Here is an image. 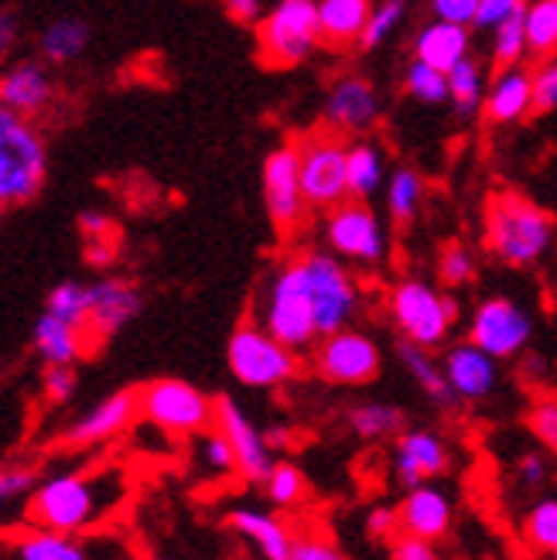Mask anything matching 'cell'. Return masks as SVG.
<instances>
[{
	"label": "cell",
	"mask_w": 557,
	"mask_h": 560,
	"mask_svg": "<svg viewBox=\"0 0 557 560\" xmlns=\"http://www.w3.org/2000/svg\"><path fill=\"white\" fill-rule=\"evenodd\" d=\"M158 560H178V557H158Z\"/></svg>",
	"instance_id": "cell-58"
},
{
	"label": "cell",
	"mask_w": 557,
	"mask_h": 560,
	"mask_svg": "<svg viewBox=\"0 0 557 560\" xmlns=\"http://www.w3.org/2000/svg\"><path fill=\"white\" fill-rule=\"evenodd\" d=\"M407 428V413L394 404L370 400L349 410V431L359 441H390Z\"/></svg>",
	"instance_id": "cell-32"
},
{
	"label": "cell",
	"mask_w": 557,
	"mask_h": 560,
	"mask_svg": "<svg viewBox=\"0 0 557 560\" xmlns=\"http://www.w3.org/2000/svg\"><path fill=\"white\" fill-rule=\"evenodd\" d=\"M48 175V144L38 120L0 106V209L24 206Z\"/></svg>",
	"instance_id": "cell-4"
},
{
	"label": "cell",
	"mask_w": 557,
	"mask_h": 560,
	"mask_svg": "<svg viewBox=\"0 0 557 560\" xmlns=\"http://www.w3.org/2000/svg\"><path fill=\"white\" fill-rule=\"evenodd\" d=\"M124 495H127V475L117 465L55 471L38 479L32 495H27L24 523L79 537L114 516Z\"/></svg>",
	"instance_id": "cell-1"
},
{
	"label": "cell",
	"mask_w": 557,
	"mask_h": 560,
	"mask_svg": "<svg viewBox=\"0 0 557 560\" xmlns=\"http://www.w3.org/2000/svg\"><path fill=\"white\" fill-rule=\"evenodd\" d=\"M257 325L267 328L277 342H285L294 352H304L318 342L315 304L301 257L285 260L267 277L257 301Z\"/></svg>",
	"instance_id": "cell-2"
},
{
	"label": "cell",
	"mask_w": 557,
	"mask_h": 560,
	"mask_svg": "<svg viewBox=\"0 0 557 560\" xmlns=\"http://www.w3.org/2000/svg\"><path fill=\"white\" fill-rule=\"evenodd\" d=\"M397 359H401V366L407 370V376L425 389V397L434 407H441V410L459 407L455 389H452L449 376H444L441 362L431 355V349H421V346H414V342H401L397 346Z\"/></svg>",
	"instance_id": "cell-27"
},
{
	"label": "cell",
	"mask_w": 557,
	"mask_h": 560,
	"mask_svg": "<svg viewBox=\"0 0 557 560\" xmlns=\"http://www.w3.org/2000/svg\"><path fill=\"white\" fill-rule=\"evenodd\" d=\"M513 479L523 486V489H541L547 479H550V465L541 452H523L513 465Z\"/></svg>",
	"instance_id": "cell-51"
},
{
	"label": "cell",
	"mask_w": 557,
	"mask_h": 560,
	"mask_svg": "<svg viewBox=\"0 0 557 560\" xmlns=\"http://www.w3.org/2000/svg\"><path fill=\"white\" fill-rule=\"evenodd\" d=\"M554 557H557V553H554Z\"/></svg>",
	"instance_id": "cell-60"
},
{
	"label": "cell",
	"mask_w": 557,
	"mask_h": 560,
	"mask_svg": "<svg viewBox=\"0 0 557 560\" xmlns=\"http://www.w3.org/2000/svg\"><path fill=\"white\" fill-rule=\"evenodd\" d=\"M441 370L449 376L459 404H483L499 386V362L468 339L455 342L441 355Z\"/></svg>",
	"instance_id": "cell-21"
},
{
	"label": "cell",
	"mask_w": 557,
	"mask_h": 560,
	"mask_svg": "<svg viewBox=\"0 0 557 560\" xmlns=\"http://www.w3.org/2000/svg\"><path fill=\"white\" fill-rule=\"evenodd\" d=\"M11 550L18 560H90L86 547L69 534H55V529L42 526H24L14 534Z\"/></svg>",
	"instance_id": "cell-30"
},
{
	"label": "cell",
	"mask_w": 557,
	"mask_h": 560,
	"mask_svg": "<svg viewBox=\"0 0 557 560\" xmlns=\"http://www.w3.org/2000/svg\"><path fill=\"white\" fill-rule=\"evenodd\" d=\"M401 534L417 537V540H431L438 544L441 537H449V529L455 523V499L434 482L414 486L401 499Z\"/></svg>",
	"instance_id": "cell-22"
},
{
	"label": "cell",
	"mask_w": 557,
	"mask_h": 560,
	"mask_svg": "<svg viewBox=\"0 0 557 560\" xmlns=\"http://www.w3.org/2000/svg\"><path fill=\"white\" fill-rule=\"evenodd\" d=\"M534 109H541V114L557 109V51L541 59L534 72Z\"/></svg>",
	"instance_id": "cell-49"
},
{
	"label": "cell",
	"mask_w": 557,
	"mask_h": 560,
	"mask_svg": "<svg viewBox=\"0 0 557 560\" xmlns=\"http://www.w3.org/2000/svg\"><path fill=\"white\" fill-rule=\"evenodd\" d=\"M322 45L318 0H277L257 21V48L267 66H301Z\"/></svg>",
	"instance_id": "cell-6"
},
{
	"label": "cell",
	"mask_w": 557,
	"mask_h": 560,
	"mask_svg": "<svg viewBox=\"0 0 557 560\" xmlns=\"http://www.w3.org/2000/svg\"><path fill=\"white\" fill-rule=\"evenodd\" d=\"M479 273V260L476 254L465 246V243H444L441 254H438V280L441 288L449 291H459V288H468L472 280Z\"/></svg>",
	"instance_id": "cell-41"
},
{
	"label": "cell",
	"mask_w": 557,
	"mask_h": 560,
	"mask_svg": "<svg viewBox=\"0 0 557 560\" xmlns=\"http://www.w3.org/2000/svg\"><path fill=\"white\" fill-rule=\"evenodd\" d=\"M86 48H90V24L82 21V18L51 21L42 32V38H38L42 62H48V66H69Z\"/></svg>",
	"instance_id": "cell-31"
},
{
	"label": "cell",
	"mask_w": 557,
	"mask_h": 560,
	"mask_svg": "<svg viewBox=\"0 0 557 560\" xmlns=\"http://www.w3.org/2000/svg\"><path fill=\"white\" fill-rule=\"evenodd\" d=\"M288 560H349L336 544H332L325 534H294V547Z\"/></svg>",
	"instance_id": "cell-48"
},
{
	"label": "cell",
	"mask_w": 557,
	"mask_h": 560,
	"mask_svg": "<svg viewBox=\"0 0 557 560\" xmlns=\"http://www.w3.org/2000/svg\"><path fill=\"white\" fill-rule=\"evenodd\" d=\"M79 233H82V246H86V260L93 267H109L117 260V246H120V233L114 215L106 212H82L79 219Z\"/></svg>",
	"instance_id": "cell-34"
},
{
	"label": "cell",
	"mask_w": 557,
	"mask_h": 560,
	"mask_svg": "<svg viewBox=\"0 0 557 560\" xmlns=\"http://www.w3.org/2000/svg\"><path fill=\"white\" fill-rule=\"evenodd\" d=\"M401 21H404V4H397V0H380V4L370 8L367 27H363V35H359V48L363 51L380 48L390 35L397 32Z\"/></svg>",
	"instance_id": "cell-44"
},
{
	"label": "cell",
	"mask_w": 557,
	"mask_h": 560,
	"mask_svg": "<svg viewBox=\"0 0 557 560\" xmlns=\"http://www.w3.org/2000/svg\"><path fill=\"white\" fill-rule=\"evenodd\" d=\"M397 4H407V0H397Z\"/></svg>",
	"instance_id": "cell-59"
},
{
	"label": "cell",
	"mask_w": 557,
	"mask_h": 560,
	"mask_svg": "<svg viewBox=\"0 0 557 560\" xmlns=\"http://www.w3.org/2000/svg\"><path fill=\"white\" fill-rule=\"evenodd\" d=\"M386 212L390 219L397 222V226H407V222L417 215V209H421V199H425V182L417 172H410V167H397L394 175L386 178Z\"/></svg>",
	"instance_id": "cell-35"
},
{
	"label": "cell",
	"mask_w": 557,
	"mask_h": 560,
	"mask_svg": "<svg viewBox=\"0 0 557 560\" xmlns=\"http://www.w3.org/2000/svg\"><path fill=\"white\" fill-rule=\"evenodd\" d=\"M227 526L240 540H246L250 547H254L264 560H288L291 557L294 534L277 513H267L257 506H236L227 513Z\"/></svg>",
	"instance_id": "cell-23"
},
{
	"label": "cell",
	"mask_w": 557,
	"mask_h": 560,
	"mask_svg": "<svg viewBox=\"0 0 557 560\" xmlns=\"http://www.w3.org/2000/svg\"><path fill=\"white\" fill-rule=\"evenodd\" d=\"M472 48V32L462 24H449V21H431L421 27V35L414 38V59H421L441 72L455 69L462 59H468Z\"/></svg>",
	"instance_id": "cell-26"
},
{
	"label": "cell",
	"mask_w": 557,
	"mask_h": 560,
	"mask_svg": "<svg viewBox=\"0 0 557 560\" xmlns=\"http://www.w3.org/2000/svg\"><path fill=\"white\" fill-rule=\"evenodd\" d=\"M219 4L227 8L233 21H243V24L260 21V0H219Z\"/></svg>",
	"instance_id": "cell-57"
},
{
	"label": "cell",
	"mask_w": 557,
	"mask_h": 560,
	"mask_svg": "<svg viewBox=\"0 0 557 560\" xmlns=\"http://www.w3.org/2000/svg\"><path fill=\"white\" fill-rule=\"evenodd\" d=\"M390 322L397 325L404 342H414L421 349H438L449 342V335L459 318V301L452 294L438 291L428 280L407 277L390 288L386 298Z\"/></svg>",
	"instance_id": "cell-5"
},
{
	"label": "cell",
	"mask_w": 557,
	"mask_h": 560,
	"mask_svg": "<svg viewBox=\"0 0 557 560\" xmlns=\"http://www.w3.org/2000/svg\"><path fill=\"white\" fill-rule=\"evenodd\" d=\"M526 11V0H479V11H476V32H492L503 21L517 18Z\"/></svg>",
	"instance_id": "cell-50"
},
{
	"label": "cell",
	"mask_w": 557,
	"mask_h": 560,
	"mask_svg": "<svg viewBox=\"0 0 557 560\" xmlns=\"http://www.w3.org/2000/svg\"><path fill=\"white\" fill-rule=\"evenodd\" d=\"M38 486V468L35 465H0V510L11 506V502L32 495V489Z\"/></svg>",
	"instance_id": "cell-45"
},
{
	"label": "cell",
	"mask_w": 557,
	"mask_h": 560,
	"mask_svg": "<svg viewBox=\"0 0 557 560\" xmlns=\"http://www.w3.org/2000/svg\"><path fill=\"white\" fill-rule=\"evenodd\" d=\"M55 103H59V82H55L48 62L24 59L0 66V106L38 120Z\"/></svg>",
	"instance_id": "cell-17"
},
{
	"label": "cell",
	"mask_w": 557,
	"mask_h": 560,
	"mask_svg": "<svg viewBox=\"0 0 557 560\" xmlns=\"http://www.w3.org/2000/svg\"><path fill=\"white\" fill-rule=\"evenodd\" d=\"M489 62L496 69H513V66H523V59L531 55L526 48V27H523V14L503 21L499 27L489 32Z\"/></svg>",
	"instance_id": "cell-40"
},
{
	"label": "cell",
	"mask_w": 557,
	"mask_h": 560,
	"mask_svg": "<svg viewBox=\"0 0 557 560\" xmlns=\"http://www.w3.org/2000/svg\"><path fill=\"white\" fill-rule=\"evenodd\" d=\"M137 407H141V420H148L154 431L172 438H195L212 428L216 397L202 394L199 386L185 380H154L144 389H137Z\"/></svg>",
	"instance_id": "cell-8"
},
{
	"label": "cell",
	"mask_w": 557,
	"mask_h": 560,
	"mask_svg": "<svg viewBox=\"0 0 557 560\" xmlns=\"http://www.w3.org/2000/svg\"><path fill=\"white\" fill-rule=\"evenodd\" d=\"M367 18H370V0H318L322 42L332 48L359 45Z\"/></svg>",
	"instance_id": "cell-28"
},
{
	"label": "cell",
	"mask_w": 557,
	"mask_h": 560,
	"mask_svg": "<svg viewBox=\"0 0 557 560\" xmlns=\"http://www.w3.org/2000/svg\"><path fill=\"white\" fill-rule=\"evenodd\" d=\"M260 486H264L267 502L277 510H294L304 502V495H309V479H304V471L294 462H274V468L267 471V479Z\"/></svg>",
	"instance_id": "cell-37"
},
{
	"label": "cell",
	"mask_w": 557,
	"mask_h": 560,
	"mask_svg": "<svg viewBox=\"0 0 557 560\" xmlns=\"http://www.w3.org/2000/svg\"><path fill=\"white\" fill-rule=\"evenodd\" d=\"M346 151H349V144H343V133H336V130L309 133L298 144L301 191H304L309 209H336L349 199Z\"/></svg>",
	"instance_id": "cell-10"
},
{
	"label": "cell",
	"mask_w": 557,
	"mask_h": 560,
	"mask_svg": "<svg viewBox=\"0 0 557 560\" xmlns=\"http://www.w3.org/2000/svg\"><path fill=\"white\" fill-rule=\"evenodd\" d=\"M526 428L550 455H557V400H537L526 410Z\"/></svg>",
	"instance_id": "cell-47"
},
{
	"label": "cell",
	"mask_w": 557,
	"mask_h": 560,
	"mask_svg": "<svg viewBox=\"0 0 557 560\" xmlns=\"http://www.w3.org/2000/svg\"><path fill=\"white\" fill-rule=\"evenodd\" d=\"M363 526H367L370 540H397V534H401V513H397V506H386V502H380V506H373L367 513Z\"/></svg>",
	"instance_id": "cell-53"
},
{
	"label": "cell",
	"mask_w": 557,
	"mask_h": 560,
	"mask_svg": "<svg viewBox=\"0 0 557 560\" xmlns=\"http://www.w3.org/2000/svg\"><path fill=\"white\" fill-rule=\"evenodd\" d=\"M18 38H21V24L14 18V11L0 8V66L11 59V51L18 48Z\"/></svg>",
	"instance_id": "cell-55"
},
{
	"label": "cell",
	"mask_w": 557,
	"mask_h": 560,
	"mask_svg": "<svg viewBox=\"0 0 557 560\" xmlns=\"http://www.w3.org/2000/svg\"><path fill=\"white\" fill-rule=\"evenodd\" d=\"M227 362H230V373L236 376V383H243L250 389H281L301 370L298 352L288 349L285 342H277L274 335L267 328H260L257 322H246L230 335Z\"/></svg>",
	"instance_id": "cell-7"
},
{
	"label": "cell",
	"mask_w": 557,
	"mask_h": 560,
	"mask_svg": "<svg viewBox=\"0 0 557 560\" xmlns=\"http://www.w3.org/2000/svg\"><path fill=\"white\" fill-rule=\"evenodd\" d=\"M520 537L534 553H550V557L557 553V495L537 499L534 506L526 510Z\"/></svg>",
	"instance_id": "cell-39"
},
{
	"label": "cell",
	"mask_w": 557,
	"mask_h": 560,
	"mask_svg": "<svg viewBox=\"0 0 557 560\" xmlns=\"http://www.w3.org/2000/svg\"><path fill=\"white\" fill-rule=\"evenodd\" d=\"M301 264L304 273H309L318 339L349 328L359 312V284L349 273L346 260H339L336 254H325V249H309V254H301Z\"/></svg>",
	"instance_id": "cell-9"
},
{
	"label": "cell",
	"mask_w": 557,
	"mask_h": 560,
	"mask_svg": "<svg viewBox=\"0 0 557 560\" xmlns=\"http://www.w3.org/2000/svg\"><path fill=\"white\" fill-rule=\"evenodd\" d=\"M325 243H328V254H336L339 260H349L359 267L383 264L390 249V236L383 230L380 215L367 202H356V199L328 209Z\"/></svg>",
	"instance_id": "cell-11"
},
{
	"label": "cell",
	"mask_w": 557,
	"mask_h": 560,
	"mask_svg": "<svg viewBox=\"0 0 557 560\" xmlns=\"http://www.w3.org/2000/svg\"><path fill=\"white\" fill-rule=\"evenodd\" d=\"M390 560H441L431 540H417V537H397L390 547Z\"/></svg>",
	"instance_id": "cell-54"
},
{
	"label": "cell",
	"mask_w": 557,
	"mask_h": 560,
	"mask_svg": "<svg viewBox=\"0 0 557 560\" xmlns=\"http://www.w3.org/2000/svg\"><path fill=\"white\" fill-rule=\"evenodd\" d=\"M79 389V380H76V370L72 366H45L42 373V400L48 407H62L76 397Z\"/></svg>",
	"instance_id": "cell-46"
},
{
	"label": "cell",
	"mask_w": 557,
	"mask_h": 560,
	"mask_svg": "<svg viewBox=\"0 0 557 560\" xmlns=\"http://www.w3.org/2000/svg\"><path fill=\"white\" fill-rule=\"evenodd\" d=\"M35 352L45 366H76L82 355L93 352V346L79 325L45 312L35 325Z\"/></svg>",
	"instance_id": "cell-25"
},
{
	"label": "cell",
	"mask_w": 557,
	"mask_h": 560,
	"mask_svg": "<svg viewBox=\"0 0 557 560\" xmlns=\"http://www.w3.org/2000/svg\"><path fill=\"white\" fill-rule=\"evenodd\" d=\"M322 114L336 133H370L380 124V93L363 75H339L325 93Z\"/></svg>",
	"instance_id": "cell-20"
},
{
	"label": "cell",
	"mask_w": 557,
	"mask_h": 560,
	"mask_svg": "<svg viewBox=\"0 0 557 560\" xmlns=\"http://www.w3.org/2000/svg\"><path fill=\"white\" fill-rule=\"evenodd\" d=\"M534 339L531 312L513 298H486L468 318V342H476L496 362L520 359Z\"/></svg>",
	"instance_id": "cell-12"
},
{
	"label": "cell",
	"mask_w": 557,
	"mask_h": 560,
	"mask_svg": "<svg viewBox=\"0 0 557 560\" xmlns=\"http://www.w3.org/2000/svg\"><path fill=\"white\" fill-rule=\"evenodd\" d=\"M534 109V72L523 66L513 69H496L492 82L486 86L483 114L492 124H517Z\"/></svg>",
	"instance_id": "cell-24"
},
{
	"label": "cell",
	"mask_w": 557,
	"mask_h": 560,
	"mask_svg": "<svg viewBox=\"0 0 557 560\" xmlns=\"http://www.w3.org/2000/svg\"><path fill=\"white\" fill-rule=\"evenodd\" d=\"M428 8H431L434 21H449V24L472 27V24H476L479 0H428Z\"/></svg>",
	"instance_id": "cell-52"
},
{
	"label": "cell",
	"mask_w": 557,
	"mask_h": 560,
	"mask_svg": "<svg viewBox=\"0 0 557 560\" xmlns=\"http://www.w3.org/2000/svg\"><path fill=\"white\" fill-rule=\"evenodd\" d=\"M264 206L274 222L277 233H294L309 202L301 191V161H298V144H281L274 148L264 161Z\"/></svg>",
	"instance_id": "cell-15"
},
{
	"label": "cell",
	"mask_w": 557,
	"mask_h": 560,
	"mask_svg": "<svg viewBox=\"0 0 557 560\" xmlns=\"http://www.w3.org/2000/svg\"><path fill=\"white\" fill-rule=\"evenodd\" d=\"M526 48L534 59H547L557 51V0H534L523 11Z\"/></svg>",
	"instance_id": "cell-38"
},
{
	"label": "cell",
	"mask_w": 557,
	"mask_h": 560,
	"mask_svg": "<svg viewBox=\"0 0 557 560\" xmlns=\"http://www.w3.org/2000/svg\"><path fill=\"white\" fill-rule=\"evenodd\" d=\"M212 428L230 441L240 479L264 482L267 471L274 468V447H270L267 434L254 424V417H250L233 397H216Z\"/></svg>",
	"instance_id": "cell-16"
},
{
	"label": "cell",
	"mask_w": 557,
	"mask_h": 560,
	"mask_svg": "<svg viewBox=\"0 0 557 560\" xmlns=\"http://www.w3.org/2000/svg\"><path fill=\"white\" fill-rule=\"evenodd\" d=\"M141 312V288L127 277H103L90 284V312H86V339L90 346H103L106 339L137 318Z\"/></svg>",
	"instance_id": "cell-19"
},
{
	"label": "cell",
	"mask_w": 557,
	"mask_h": 560,
	"mask_svg": "<svg viewBox=\"0 0 557 560\" xmlns=\"http://www.w3.org/2000/svg\"><path fill=\"white\" fill-rule=\"evenodd\" d=\"M486 69L479 66V59H462L455 69H449V100L455 106V114L462 120L476 117L483 109V100H486Z\"/></svg>",
	"instance_id": "cell-33"
},
{
	"label": "cell",
	"mask_w": 557,
	"mask_h": 560,
	"mask_svg": "<svg viewBox=\"0 0 557 560\" xmlns=\"http://www.w3.org/2000/svg\"><path fill=\"white\" fill-rule=\"evenodd\" d=\"M346 182L356 202H370L386 185V158L373 140H356L346 151Z\"/></svg>",
	"instance_id": "cell-29"
},
{
	"label": "cell",
	"mask_w": 557,
	"mask_h": 560,
	"mask_svg": "<svg viewBox=\"0 0 557 560\" xmlns=\"http://www.w3.org/2000/svg\"><path fill=\"white\" fill-rule=\"evenodd\" d=\"M137 417H141L137 389H120V394H109L100 404H93L90 410L76 413L59 431L55 444L69 447V452H90V447H103L109 441L124 438L137 424Z\"/></svg>",
	"instance_id": "cell-14"
},
{
	"label": "cell",
	"mask_w": 557,
	"mask_h": 560,
	"mask_svg": "<svg viewBox=\"0 0 557 560\" xmlns=\"http://www.w3.org/2000/svg\"><path fill=\"white\" fill-rule=\"evenodd\" d=\"M452 468V447L438 431L404 428L394 438V471L404 489L441 479Z\"/></svg>",
	"instance_id": "cell-18"
},
{
	"label": "cell",
	"mask_w": 557,
	"mask_h": 560,
	"mask_svg": "<svg viewBox=\"0 0 557 560\" xmlns=\"http://www.w3.org/2000/svg\"><path fill=\"white\" fill-rule=\"evenodd\" d=\"M544 376H547V359L537 352H523L520 355V380L537 386V383H544Z\"/></svg>",
	"instance_id": "cell-56"
},
{
	"label": "cell",
	"mask_w": 557,
	"mask_h": 560,
	"mask_svg": "<svg viewBox=\"0 0 557 560\" xmlns=\"http://www.w3.org/2000/svg\"><path fill=\"white\" fill-rule=\"evenodd\" d=\"M45 312L55 318H66L86 331V312H90V284H79V280H62L55 284L48 294Z\"/></svg>",
	"instance_id": "cell-43"
},
{
	"label": "cell",
	"mask_w": 557,
	"mask_h": 560,
	"mask_svg": "<svg viewBox=\"0 0 557 560\" xmlns=\"http://www.w3.org/2000/svg\"><path fill=\"white\" fill-rule=\"evenodd\" d=\"M554 243V219L523 195H496L486 212V246L507 267H534Z\"/></svg>",
	"instance_id": "cell-3"
},
{
	"label": "cell",
	"mask_w": 557,
	"mask_h": 560,
	"mask_svg": "<svg viewBox=\"0 0 557 560\" xmlns=\"http://www.w3.org/2000/svg\"><path fill=\"white\" fill-rule=\"evenodd\" d=\"M192 462L199 471H206L209 479H227V475H236L233 447L216 428H206L202 434L192 438Z\"/></svg>",
	"instance_id": "cell-36"
},
{
	"label": "cell",
	"mask_w": 557,
	"mask_h": 560,
	"mask_svg": "<svg viewBox=\"0 0 557 560\" xmlns=\"http://www.w3.org/2000/svg\"><path fill=\"white\" fill-rule=\"evenodd\" d=\"M404 90L417 100V103H428V106H438V103H449V72H441L421 59H414L407 69H404Z\"/></svg>",
	"instance_id": "cell-42"
},
{
	"label": "cell",
	"mask_w": 557,
	"mask_h": 560,
	"mask_svg": "<svg viewBox=\"0 0 557 560\" xmlns=\"http://www.w3.org/2000/svg\"><path fill=\"white\" fill-rule=\"evenodd\" d=\"M312 362L315 373L332 386H367L380 376L383 355L367 331L343 328L318 339Z\"/></svg>",
	"instance_id": "cell-13"
}]
</instances>
